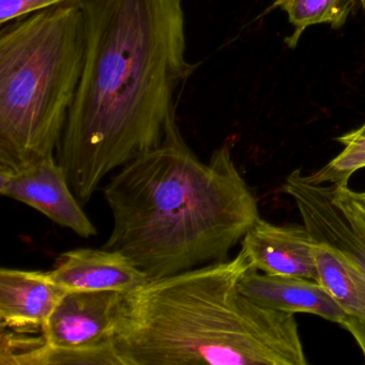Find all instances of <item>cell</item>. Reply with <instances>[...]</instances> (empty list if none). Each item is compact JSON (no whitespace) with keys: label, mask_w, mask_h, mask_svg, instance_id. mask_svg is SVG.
<instances>
[{"label":"cell","mask_w":365,"mask_h":365,"mask_svg":"<svg viewBox=\"0 0 365 365\" xmlns=\"http://www.w3.org/2000/svg\"><path fill=\"white\" fill-rule=\"evenodd\" d=\"M29 332L1 329V365H125L112 339L81 347H59Z\"/></svg>","instance_id":"cell-12"},{"label":"cell","mask_w":365,"mask_h":365,"mask_svg":"<svg viewBox=\"0 0 365 365\" xmlns=\"http://www.w3.org/2000/svg\"><path fill=\"white\" fill-rule=\"evenodd\" d=\"M352 168H354V170H361V168H365V155L356 158V159L352 162Z\"/></svg>","instance_id":"cell-17"},{"label":"cell","mask_w":365,"mask_h":365,"mask_svg":"<svg viewBox=\"0 0 365 365\" xmlns=\"http://www.w3.org/2000/svg\"><path fill=\"white\" fill-rule=\"evenodd\" d=\"M0 193L29 205L82 238L97 235L54 157L19 170H0Z\"/></svg>","instance_id":"cell-6"},{"label":"cell","mask_w":365,"mask_h":365,"mask_svg":"<svg viewBox=\"0 0 365 365\" xmlns=\"http://www.w3.org/2000/svg\"><path fill=\"white\" fill-rule=\"evenodd\" d=\"M239 289L256 304L286 313H305L349 328L351 317L326 287L314 279L281 277L249 268L239 282Z\"/></svg>","instance_id":"cell-9"},{"label":"cell","mask_w":365,"mask_h":365,"mask_svg":"<svg viewBox=\"0 0 365 365\" xmlns=\"http://www.w3.org/2000/svg\"><path fill=\"white\" fill-rule=\"evenodd\" d=\"M356 193H358L359 198H360V200H362V202H363V204H364V206H365V191L364 192L356 191Z\"/></svg>","instance_id":"cell-18"},{"label":"cell","mask_w":365,"mask_h":365,"mask_svg":"<svg viewBox=\"0 0 365 365\" xmlns=\"http://www.w3.org/2000/svg\"><path fill=\"white\" fill-rule=\"evenodd\" d=\"M84 55V18L78 0L4 25L0 170L54 157L76 100Z\"/></svg>","instance_id":"cell-4"},{"label":"cell","mask_w":365,"mask_h":365,"mask_svg":"<svg viewBox=\"0 0 365 365\" xmlns=\"http://www.w3.org/2000/svg\"><path fill=\"white\" fill-rule=\"evenodd\" d=\"M316 243L304 225H275L259 217L243 237L241 249L257 271L317 281Z\"/></svg>","instance_id":"cell-8"},{"label":"cell","mask_w":365,"mask_h":365,"mask_svg":"<svg viewBox=\"0 0 365 365\" xmlns=\"http://www.w3.org/2000/svg\"><path fill=\"white\" fill-rule=\"evenodd\" d=\"M317 282L331 292L351 317L347 329L365 356V277L336 250L317 241L315 245Z\"/></svg>","instance_id":"cell-13"},{"label":"cell","mask_w":365,"mask_h":365,"mask_svg":"<svg viewBox=\"0 0 365 365\" xmlns=\"http://www.w3.org/2000/svg\"><path fill=\"white\" fill-rule=\"evenodd\" d=\"M249 268L241 249L125 294L112 336L125 365L307 364L294 314L239 289Z\"/></svg>","instance_id":"cell-3"},{"label":"cell","mask_w":365,"mask_h":365,"mask_svg":"<svg viewBox=\"0 0 365 365\" xmlns=\"http://www.w3.org/2000/svg\"><path fill=\"white\" fill-rule=\"evenodd\" d=\"M68 294L53 281L48 271L1 268L0 270V324L1 329L41 331Z\"/></svg>","instance_id":"cell-11"},{"label":"cell","mask_w":365,"mask_h":365,"mask_svg":"<svg viewBox=\"0 0 365 365\" xmlns=\"http://www.w3.org/2000/svg\"><path fill=\"white\" fill-rule=\"evenodd\" d=\"M354 0H277L268 11L279 8L288 14L294 31L285 43L294 48L303 31L312 25L330 24L341 29L345 24Z\"/></svg>","instance_id":"cell-14"},{"label":"cell","mask_w":365,"mask_h":365,"mask_svg":"<svg viewBox=\"0 0 365 365\" xmlns=\"http://www.w3.org/2000/svg\"><path fill=\"white\" fill-rule=\"evenodd\" d=\"M337 140L343 145V151L322 170H317L314 174L307 175L309 180L316 183H324L331 175L341 170L344 165L365 155V123L359 129L339 136Z\"/></svg>","instance_id":"cell-15"},{"label":"cell","mask_w":365,"mask_h":365,"mask_svg":"<svg viewBox=\"0 0 365 365\" xmlns=\"http://www.w3.org/2000/svg\"><path fill=\"white\" fill-rule=\"evenodd\" d=\"M68 1L73 0H0V24L4 26L34 12Z\"/></svg>","instance_id":"cell-16"},{"label":"cell","mask_w":365,"mask_h":365,"mask_svg":"<svg viewBox=\"0 0 365 365\" xmlns=\"http://www.w3.org/2000/svg\"><path fill=\"white\" fill-rule=\"evenodd\" d=\"M361 5H362V7L364 8L365 10V0H360Z\"/></svg>","instance_id":"cell-19"},{"label":"cell","mask_w":365,"mask_h":365,"mask_svg":"<svg viewBox=\"0 0 365 365\" xmlns=\"http://www.w3.org/2000/svg\"><path fill=\"white\" fill-rule=\"evenodd\" d=\"M283 191L296 202L303 225L336 250L365 277V206L348 182L316 183L301 170L288 175Z\"/></svg>","instance_id":"cell-5"},{"label":"cell","mask_w":365,"mask_h":365,"mask_svg":"<svg viewBox=\"0 0 365 365\" xmlns=\"http://www.w3.org/2000/svg\"><path fill=\"white\" fill-rule=\"evenodd\" d=\"M103 194L114 221L103 249L125 254L149 281L224 262L260 217L232 144L205 163L176 117L162 142L123 165Z\"/></svg>","instance_id":"cell-2"},{"label":"cell","mask_w":365,"mask_h":365,"mask_svg":"<svg viewBox=\"0 0 365 365\" xmlns=\"http://www.w3.org/2000/svg\"><path fill=\"white\" fill-rule=\"evenodd\" d=\"M125 299L120 292H68L40 332L59 347L101 343L112 339Z\"/></svg>","instance_id":"cell-7"},{"label":"cell","mask_w":365,"mask_h":365,"mask_svg":"<svg viewBox=\"0 0 365 365\" xmlns=\"http://www.w3.org/2000/svg\"><path fill=\"white\" fill-rule=\"evenodd\" d=\"M68 292H120L128 294L149 281L148 277L114 250L76 249L61 254L48 271Z\"/></svg>","instance_id":"cell-10"},{"label":"cell","mask_w":365,"mask_h":365,"mask_svg":"<svg viewBox=\"0 0 365 365\" xmlns=\"http://www.w3.org/2000/svg\"><path fill=\"white\" fill-rule=\"evenodd\" d=\"M78 3L84 66L56 155L84 205L110 172L162 142L197 65L185 57L183 0Z\"/></svg>","instance_id":"cell-1"}]
</instances>
